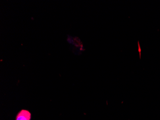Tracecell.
<instances>
[{
  "mask_svg": "<svg viewBox=\"0 0 160 120\" xmlns=\"http://www.w3.org/2000/svg\"><path fill=\"white\" fill-rule=\"evenodd\" d=\"M31 114L29 111L23 109L16 115V120H31Z\"/></svg>",
  "mask_w": 160,
  "mask_h": 120,
  "instance_id": "obj_1",
  "label": "cell"
},
{
  "mask_svg": "<svg viewBox=\"0 0 160 120\" xmlns=\"http://www.w3.org/2000/svg\"><path fill=\"white\" fill-rule=\"evenodd\" d=\"M138 46H139V52H140V44H139V42H138Z\"/></svg>",
  "mask_w": 160,
  "mask_h": 120,
  "instance_id": "obj_2",
  "label": "cell"
}]
</instances>
